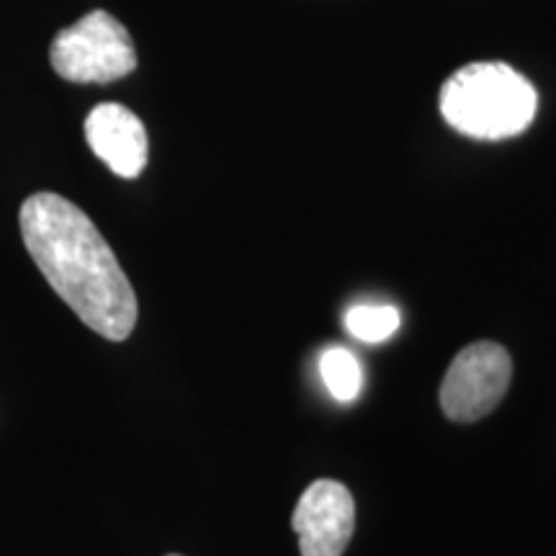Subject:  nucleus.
<instances>
[{
    "mask_svg": "<svg viewBox=\"0 0 556 556\" xmlns=\"http://www.w3.org/2000/svg\"><path fill=\"white\" fill-rule=\"evenodd\" d=\"M18 225L41 276L80 323L114 343L135 332V289L80 206L60 193L39 191L21 204Z\"/></svg>",
    "mask_w": 556,
    "mask_h": 556,
    "instance_id": "nucleus-1",
    "label": "nucleus"
},
{
    "mask_svg": "<svg viewBox=\"0 0 556 556\" xmlns=\"http://www.w3.org/2000/svg\"><path fill=\"white\" fill-rule=\"evenodd\" d=\"M438 106L458 135L500 142L531 127L539 93L526 75L505 62H471L443 83Z\"/></svg>",
    "mask_w": 556,
    "mask_h": 556,
    "instance_id": "nucleus-2",
    "label": "nucleus"
},
{
    "mask_svg": "<svg viewBox=\"0 0 556 556\" xmlns=\"http://www.w3.org/2000/svg\"><path fill=\"white\" fill-rule=\"evenodd\" d=\"M50 62L62 80L114 83L135 73L137 52L122 21L90 11L54 37Z\"/></svg>",
    "mask_w": 556,
    "mask_h": 556,
    "instance_id": "nucleus-3",
    "label": "nucleus"
},
{
    "mask_svg": "<svg viewBox=\"0 0 556 556\" xmlns=\"http://www.w3.org/2000/svg\"><path fill=\"white\" fill-rule=\"evenodd\" d=\"M513 379V358L505 345L477 340L458 351L441 384V407L448 420L477 422L495 409Z\"/></svg>",
    "mask_w": 556,
    "mask_h": 556,
    "instance_id": "nucleus-4",
    "label": "nucleus"
},
{
    "mask_svg": "<svg viewBox=\"0 0 556 556\" xmlns=\"http://www.w3.org/2000/svg\"><path fill=\"white\" fill-rule=\"evenodd\" d=\"M302 556H343L356 531V500L336 479H317L291 516Z\"/></svg>",
    "mask_w": 556,
    "mask_h": 556,
    "instance_id": "nucleus-5",
    "label": "nucleus"
},
{
    "mask_svg": "<svg viewBox=\"0 0 556 556\" xmlns=\"http://www.w3.org/2000/svg\"><path fill=\"white\" fill-rule=\"evenodd\" d=\"M88 148L119 178H137L148 165V129L122 103H99L86 119Z\"/></svg>",
    "mask_w": 556,
    "mask_h": 556,
    "instance_id": "nucleus-6",
    "label": "nucleus"
},
{
    "mask_svg": "<svg viewBox=\"0 0 556 556\" xmlns=\"http://www.w3.org/2000/svg\"><path fill=\"white\" fill-rule=\"evenodd\" d=\"M319 374H323L325 387L340 402H351L361 394L364 387V371H361L358 358L345 348H328L319 358Z\"/></svg>",
    "mask_w": 556,
    "mask_h": 556,
    "instance_id": "nucleus-7",
    "label": "nucleus"
},
{
    "mask_svg": "<svg viewBox=\"0 0 556 556\" xmlns=\"http://www.w3.org/2000/svg\"><path fill=\"white\" fill-rule=\"evenodd\" d=\"M345 328L364 343H381L400 328V312L389 304H358L345 315Z\"/></svg>",
    "mask_w": 556,
    "mask_h": 556,
    "instance_id": "nucleus-8",
    "label": "nucleus"
},
{
    "mask_svg": "<svg viewBox=\"0 0 556 556\" xmlns=\"http://www.w3.org/2000/svg\"><path fill=\"white\" fill-rule=\"evenodd\" d=\"M168 556H180V554H168Z\"/></svg>",
    "mask_w": 556,
    "mask_h": 556,
    "instance_id": "nucleus-9",
    "label": "nucleus"
}]
</instances>
